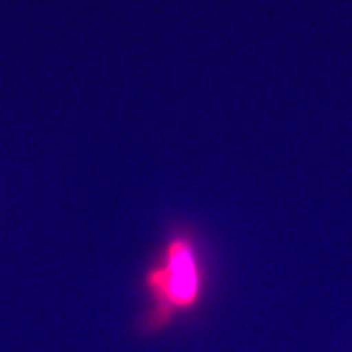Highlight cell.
Instances as JSON below:
<instances>
[{
  "label": "cell",
  "mask_w": 352,
  "mask_h": 352,
  "mask_svg": "<svg viewBox=\"0 0 352 352\" xmlns=\"http://www.w3.org/2000/svg\"><path fill=\"white\" fill-rule=\"evenodd\" d=\"M145 284L157 303L153 324L164 323L175 310L196 305L204 285V271L191 232L179 228L166 240L160 259L147 272Z\"/></svg>",
  "instance_id": "obj_1"
}]
</instances>
